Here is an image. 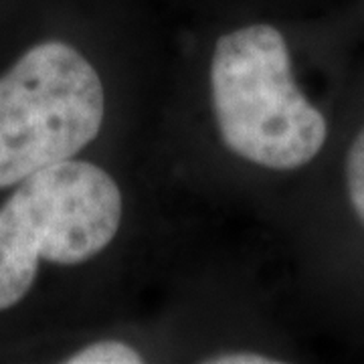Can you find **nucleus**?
<instances>
[{"label": "nucleus", "instance_id": "1", "mask_svg": "<svg viewBox=\"0 0 364 364\" xmlns=\"http://www.w3.org/2000/svg\"><path fill=\"white\" fill-rule=\"evenodd\" d=\"M354 14H245L172 39L150 154L200 213L261 221L336 136L358 59Z\"/></svg>", "mask_w": 364, "mask_h": 364}, {"label": "nucleus", "instance_id": "5", "mask_svg": "<svg viewBox=\"0 0 364 364\" xmlns=\"http://www.w3.org/2000/svg\"><path fill=\"white\" fill-rule=\"evenodd\" d=\"M9 360L57 364L178 363V344L160 306L150 312L83 324L28 342Z\"/></svg>", "mask_w": 364, "mask_h": 364}, {"label": "nucleus", "instance_id": "2", "mask_svg": "<svg viewBox=\"0 0 364 364\" xmlns=\"http://www.w3.org/2000/svg\"><path fill=\"white\" fill-rule=\"evenodd\" d=\"M203 215L150 152L85 156L0 195V358L49 334L150 312L203 249Z\"/></svg>", "mask_w": 364, "mask_h": 364}, {"label": "nucleus", "instance_id": "6", "mask_svg": "<svg viewBox=\"0 0 364 364\" xmlns=\"http://www.w3.org/2000/svg\"><path fill=\"white\" fill-rule=\"evenodd\" d=\"M354 14V18H356V23H358V26H360V31H364V0L360 2V9L356 11Z\"/></svg>", "mask_w": 364, "mask_h": 364}, {"label": "nucleus", "instance_id": "4", "mask_svg": "<svg viewBox=\"0 0 364 364\" xmlns=\"http://www.w3.org/2000/svg\"><path fill=\"white\" fill-rule=\"evenodd\" d=\"M257 223L289 318L364 350V59L324 160Z\"/></svg>", "mask_w": 364, "mask_h": 364}, {"label": "nucleus", "instance_id": "3", "mask_svg": "<svg viewBox=\"0 0 364 364\" xmlns=\"http://www.w3.org/2000/svg\"><path fill=\"white\" fill-rule=\"evenodd\" d=\"M170 55L126 13L0 0V195L73 158L150 152Z\"/></svg>", "mask_w": 364, "mask_h": 364}]
</instances>
